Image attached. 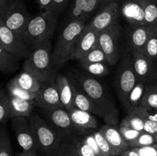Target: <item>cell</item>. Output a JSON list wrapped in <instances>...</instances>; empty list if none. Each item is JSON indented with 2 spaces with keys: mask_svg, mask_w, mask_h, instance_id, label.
I'll use <instances>...</instances> for the list:
<instances>
[{
  "mask_svg": "<svg viewBox=\"0 0 157 156\" xmlns=\"http://www.w3.org/2000/svg\"><path fill=\"white\" fill-rule=\"evenodd\" d=\"M13 80L21 88L33 93H38L45 84L24 70H21L17 76H15Z\"/></svg>",
  "mask_w": 157,
  "mask_h": 156,
  "instance_id": "cb8c5ba5",
  "label": "cell"
},
{
  "mask_svg": "<svg viewBox=\"0 0 157 156\" xmlns=\"http://www.w3.org/2000/svg\"><path fill=\"white\" fill-rule=\"evenodd\" d=\"M20 58L18 55L8 51L0 44V71L12 73L16 71L20 66Z\"/></svg>",
  "mask_w": 157,
  "mask_h": 156,
  "instance_id": "d4e9b609",
  "label": "cell"
},
{
  "mask_svg": "<svg viewBox=\"0 0 157 156\" xmlns=\"http://www.w3.org/2000/svg\"><path fill=\"white\" fill-rule=\"evenodd\" d=\"M153 25H141L137 27H131L129 34L127 47L130 51H135L144 54V50L150 35Z\"/></svg>",
  "mask_w": 157,
  "mask_h": 156,
  "instance_id": "44dd1931",
  "label": "cell"
},
{
  "mask_svg": "<svg viewBox=\"0 0 157 156\" xmlns=\"http://www.w3.org/2000/svg\"><path fill=\"white\" fill-rule=\"evenodd\" d=\"M40 110L42 117L58 133L63 141L77 135H83V133L74 125L68 112L64 107L52 110L40 109Z\"/></svg>",
  "mask_w": 157,
  "mask_h": 156,
  "instance_id": "9c48e42d",
  "label": "cell"
},
{
  "mask_svg": "<svg viewBox=\"0 0 157 156\" xmlns=\"http://www.w3.org/2000/svg\"><path fill=\"white\" fill-rule=\"evenodd\" d=\"M132 64L138 81L145 84L157 80V63L144 54L130 51Z\"/></svg>",
  "mask_w": 157,
  "mask_h": 156,
  "instance_id": "4fadbf2b",
  "label": "cell"
},
{
  "mask_svg": "<svg viewBox=\"0 0 157 156\" xmlns=\"http://www.w3.org/2000/svg\"><path fill=\"white\" fill-rule=\"evenodd\" d=\"M40 9L42 11H49L52 6V0H37Z\"/></svg>",
  "mask_w": 157,
  "mask_h": 156,
  "instance_id": "bcb514c9",
  "label": "cell"
},
{
  "mask_svg": "<svg viewBox=\"0 0 157 156\" xmlns=\"http://www.w3.org/2000/svg\"><path fill=\"white\" fill-rule=\"evenodd\" d=\"M9 119V96L6 90L0 89V124Z\"/></svg>",
  "mask_w": 157,
  "mask_h": 156,
  "instance_id": "74e56055",
  "label": "cell"
},
{
  "mask_svg": "<svg viewBox=\"0 0 157 156\" xmlns=\"http://www.w3.org/2000/svg\"><path fill=\"white\" fill-rule=\"evenodd\" d=\"M73 75L87 96L98 109L100 117L105 124L117 125L119 122V110L111 93L105 85L98 79L85 71L74 70Z\"/></svg>",
  "mask_w": 157,
  "mask_h": 156,
  "instance_id": "6da1fadb",
  "label": "cell"
},
{
  "mask_svg": "<svg viewBox=\"0 0 157 156\" xmlns=\"http://www.w3.org/2000/svg\"><path fill=\"white\" fill-rule=\"evenodd\" d=\"M57 18L51 11H43L31 17L21 37L31 52L43 43L52 40L57 26Z\"/></svg>",
  "mask_w": 157,
  "mask_h": 156,
  "instance_id": "7a4b0ae2",
  "label": "cell"
},
{
  "mask_svg": "<svg viewBox=\"0 0 157 156\" xmlns=\"http://www.w3.org/2000/svg\"><path fill=\"white\" fill-rule=\"evenodd\" d=\"M120 12L130 27L145 25L144 10L141 0H122Z\"/></svg>",
  "mask_w": 157,
  "mask_h": 156,
  "instance_id": "9a60e30c",
  "label": "cell"
},
{
  "mask_svg": "<svg viewBox=\"0 0 157 156\" xmlns=\"http://www.w3.org/2000/svg\"><path fill=\"white\" fill-rule=\"evenodd\" d=\"M144 54L157 63V30L155 25H153V28L144 48Z\"/></svg>",
  "mask_w": 157,
  "mask_h": 156,
  "instance_id": "f546056e",
  "label": "cell"
},
{
  "mask_svg": "<svg viewBox=\"0 0 157 156\" xmlns=\"http://www.w3.org/2000/svg\"><path fill=\"white\" fill-rule=\"evenodd\" d=\"M67 112L73 124L83 135L98 128V121L95 115L91 113L83 111L77 108H72L67 110Z\"/></svg>",
  "mask_w": 157,
  "mask_h": 156,
  "instance_id": "d6986e66",
  "label": "cell"
},
{
  "mask_svg": "<svg viewBox=\"0 0 157 156\" xmlns=\"http://www.w3.org/2000/svg\"><path fill=\"white\" fill-rule=\"evenodd\" d=\"M55 156H79V154L71 139L68 138L63 141Z\"/></svg>",
  "mask_w": 157,
  "mask_h": 156,
  "instance_id": "f35d334b",
  "label": "cell"
},
{
  "mask_svg": "<svg viewBox=\"0 0 157 156\" xmlns=\"http://www.w3.org/2000/svg\"><path fill=\"white\" fill-rule=\"evenodd\" d=\"M144 132L151 134L157 139V122L144 119Z\"/></svg>",
  "mask_w": 157,
  "mask_h": 156,
  "instance_id": "f6af8a7d",
  "label": "cell"
},
{
  "mask_svg": "<svg viewBox=\"0 0 157 156\" xmlns=\"http://www.w3.org/2000/svg\"><path fill=\"white\" fill-rule=\"evenodd\" d=\"M81 67L89 75L94 77H103L109 73V65L105 62L79 63Z\"/></svg>",
  "mask_w": 157,
  "mask_h": 156,
  "instance_id": "4316f807",
  "label": "cell"
},
{
  "mask_svg": "<svg viewBox=\"0 0 157 156\" xmlns=\"http://www.w3.org/2000/svg\"><path fill=\"white\" fill-rule=\"evenodd\" d=\"M0 44L8 51L18 55L20 58H28L31 50L22 38L5 24L0 18Z\"/></svg>",
  "mask_w": 157,
  "mask_h": 156,
  "instance_id": "7c38bea8",
  "label": "cell"
},
{
  "mask_svg": "<svg viewBox=\"0 0 157 156\" xmlns=\"http://www.w3.org/2000/svg\"><path fill=\"white\" fill-rule=\"evenodd\" d=\"M113 150L115 156H120L124 151L129 149V144L126 142L119 130V125L104 124L99 128Z\"/></svg>",
  "mask_w": 157,
  "mask_h": 156,
  "instance_id": "ac0fdd59",
  "label": "cell"
},
{
  "mask_svg": "<svg viewBox=\"0 0 157 156\" xmlns=\"http://www.w3.org/2000/svg\"><path fill=\"white\" fill-rule=\"evenodd\" d=\"M138 82L131 61V55L126 49L120 60L114 77V86L118 99L124 110H129L128 96L132 89Z\"/></svg>",
  "mask_w": 157,
  "mask_h": 156,
  "instance_id": "8992f818",
  "label": "cell"
},
{
  "mask_svg": "<svg viewBox=\"0 0 157 156\" xmlns=\"http://www.w3.org/2000/svg\"><path fill=\"white\" fill-rule=\"evenodd\" d=\"M146 84L141 81H138L130 91L128 96V106L129 109L130 107L140 106L141 100L144 96V90H145Z\"/></svg>",
  "mask_w": 157,
  "mask_h": 156,
  "instance_id": "4dcf8cb0",
  "label": "cell"
},
{
  "mask_svg": "<svg viewBox=\"0 0 157 156\" xmlns=\"http://www.w3.org/2000/svg\"><path fill=\"white\" fill-rule=\"evenodd\" d=\"M67 73L70 76L72 86H73L74 107L78 109V110H83V111L91 113L92 114L100 117V113L98 112V109L95 106L94 102H92L91 99L87 96V93L84 92L82 87H81L79 83L75 79L73 73L69 71Z\"/></svg>",
  "mask_w": 157,
  "mask_h": 156,
  "instance_id": "e0dca14e",
  "label": "cell"
},
{
  "mask_svg": "<svg viewBox=\"0 0 157 156\" xmlns=\"http://www.w3.org/2000/svg\"><path fill=\"white\" fill-rule=\"evenodd\" d=\"M15 156H40L38 154V151H23L21 153H18Z\"/></svg>",
  "mask_w": 157,
  "mask_h": 156,
  "instance_id": "c3c4849f",
  "label": "cell"
},
{
  "mask_svg": "<svg viewBox=\"0 0 157 156\" xmlns=\"http://www.w3.org/2000/svg\"><path fill=\"white\" fill-rule=\"evenodd\" d=\"M11 1H12V0H0V7L5 6V5H6L7 3L10 2Z\"/></svg>",
  "mask_w": 157,
  "mask_h": 156,
  "instance_id": "f907efd6",
  "label": "cell"
},
{
  "mask_svg": "<svg viewBox=\"0 0 157 156\" xmlns=\"http://www.w3.org/2000/svg\"><path fill=\"white\" fill-rule=\"evenodd\" d=\"M123 29L120 24L112 26L99 32L98 44L105 54L110 66H115L121 60L123 53L121 39Z\"/></svg>",
  "mask_w": 157,
  "mask_h": 156,
  "instance_id": "ba28073f",
  "label": "cell"
},
{
  "mask_svg": "<svg viewBox=\"0 0 157 156\" xmlns=\"http://www.w3.org/2000/svg\"><path fill=\"white\" fill-rule=\"evenodd\" d=\"M140 106L152 110H157V80L146 84Z\"/></svg>",
  "mask_w": 157,
  "mask_h": 156,
  "instance_id": "484cf974",
  "label": "cell"
},
{
  "mask_svg": "<svg viewBox=\"0 0 157 156\" xmlns=\"http://www.w3.org/2000/svg\"><path fill=\"white\" fill-rule=\"evenodd\" d=\"M119 130L124 139L128 144H130L133 141L136 140L141 133V132H138L133 128H130V127L121 125V124L119 125Z\"/></svg>",
  "mask_w": 157,
  "mask_h": 156,
  "instance_id": "ab89813d",
  "label": "cell"
},
{
  "mask_svg": "<svg viewBox=\"0 0 157 156\" xmlns=\"http://www.w3.org/2000/svg\"><path fill=\"white\" fill-rule=\"evenodd\" d=\"M93 135L103 156H115L110 145L99 130H94Z\"/></svg>",
  "mask_w": 157,
  "mask_h": 156,
  "instance_id": "836d02e7",
  "label": "cell"
},
{
  "mask_svg": "<svg viewBox=\"0 0 157 156\" xmlns=\"http://www.w3.org/2000/svg\"><path fill=\"white\" fill-rule=\"evenodd\" d=\"M145 25H155L157 21V0H141Z\"/></svg>",
  "mask_w": 157,
  "mask_h": 156,
  "instance_id": "f1b7e54d",
  "label": "cell"
},
{
  "mask_svg": "<svg viewBox=\"0 0 157 156\" xmlns=\"http://www.w3.org/2000/svg\"><path fill=\"white\" fill-rule=\"evenodd\" d=\"M127 112V113L138 115L143 119H147L157 122V110H152L141 106H137L130 107Z\"/></svg>",
  "mask_w": 157,
  "mask_h": 156,
  "instance_id": "d590c367",
  "label": "cell"
},
{
  "mask_svg": "<svg viewBox=\"0 0 157 156\" xmlns=\"http://www.w3.org/2000/svg\"><path fill=\"white\" fill-rule=\"evenodd\" d=\"M121 125H127L138 132H144V119L138 115L133 113H127V116L123 119L121 123Z\"/></svg>",
  "mask_w": 157,
  "mask_h": 156,
  "instance_id": "e575fe53",
  "label": "cell"
},
{
  "mask_svg": "<svg viewBox=\"0 0 157 156\" xmlns=\"http://www.w3.org/2000/svg\"><path fill=\"white\" fill-rule=\"evenodd\" d=\"M99 9V0H74L67 13V22L76 19H87Z\"/></svg>",
  "mask_w": 157,
  "mask_h": 156,
  "instance_id": "ffe728a7",
  "label": "cell"
},
{
  "mask_svg": "<svg viewBox=\"0 0 157 156\" xmlns=\"http://www.w3.org/2000/svg\"><path fill=\"white\" fill-rule=\"evenodd\" d=\"M6 92L9 96L30 101L35 100L37 95V93H31V92L21 88L15 82L13 79L11 80L6 86Z\"/></svg>",
  "mask_w": 157,
  "mask_h": 156,
  "instance_id": "83f0119b",
  "label": "cell"
},
{
  "mask_svg": "<svg viewBox=\"0 0 157 156\" xmlns=\"http://www.w3.org/2000/svg\"><path fill=\"white\" fill-rule=\"evenodd\" d=\"M93 131L85 133V134L82 135V136L83 137H84L85 142H87V143L88 144L89 146L92 148V150H93L94 152L95 153V154H96L97 156H103L101 151H100L98 143H97L96 140H95V138L93 135Z\"/></svg>",
  "mask_w": 157,
  "mask_h": 156,
  "instance_id": "b9f144b4",
  "label": "cell"
},
{
  "mask_svg": "<svg viewBox=\"0 0 157 156\" xmlns=\"http://www.w3.org/2000/svg\"><path fill=\"white\" fill-rule=\"evenodd\" d=\"M31 17L21 0H12L0 7V18L3 22L21 38Z\"/></svg>",
  "mask_w": 157,
  "mask_h": 156,
  "instance_id": "52a82bcc",
  "label": "cell"
},
{
  "mask_svg": "<svg viewBox=\"0 0 157 156\" xmlns=\"http://www.w3.org/2000/svg\"><path fill=\"white\" fill-rule=\"evenodd\" d=\"M86 21L82 18L68 21L58 35L52 50V61L57 70L64 67L70 60L77 41L85 27Z\"/></svg>",
  "mask_w": 157,
  "mask_h": 156,
  "instance_id": "277c9868",
  "label": "cell"
},
{
  "mask_svg": "<svg viewBox=\"0 0 157 156\" xmlns=\"http://www.w3.org/2000/svg\"><path fill=\"white\" fill-rule=\"evenodd\" d=\"M12 128L17 142L23 151H39L38 142L29 125V118H13L12 119Z\"/></svg>",
  "mask_w": 157,
  "mask_h": 156,
  "instance_id": "30bf717a",
  "label": "cell"
},
{
  "mask_svg": "<svg viewBox=\"0 0 157 156\" xmlns=\"http://www.w3.org/2000/svg\"><path fill=\"white\" fill-rule=\"evenodd\" d=\"M156 143H157V139L154 136L146 132H141L137 139L130 144H129V146H130V148H140V147L154 145Z\"/></svg>",
  "mask_w": 157,
  "mask_h": 156,
  "instance_id": "8d00e7d4",
  "label": "cell"
},
{
  "mask_svg": "<svg viewBox=\"0 0 157 156\" xmlns=\"http://www.w3.org/2000/svg\"><path fill=\"white\" fill-rule=\"evenodd\" d=\"M141 156H157V143L149 146L133 148Z\"/></svg>",
  "mask_w": 157,
  "mask_h": 156,
  "instance_id": "ee69618b",
  "label": "cell"
},
{
  "mask_svg": "<svg viewBox=\"0 0 157 156\" xmlns=\"http://www.w3.org/2000/svg\"><path fill=\"white\" fill-rule=\"evenodd\" d=\"M120 2H114L98 10L96 15L87 23L97 32H101L112 26L119 24Z\"/></svg>",
  "mask_w": 157,
  "mask_h": 156,
  "instance_id": "8fae6325",
  "label": "cell"
},
{
  "mask_svg": "<svg viewBox=\"0 0 157 156\" xmlns=\"http://www.w3.org/2000/svg\"><path fill=\"white\" fill-rule=\"evenodd\" d=\"M155 26H156V30H157V21H156V24H155Z\"/></svg>",
  "mask_w": 157,
  "mask_h": 156,
  "instance_id": "f5cc1de1",
  "label": "cell"
},
{
  "mask_svg": "<svg viewBox=\"0 0 157 156\" xmlns=\"http://www.w3.org/2000/svg\"><path fill=\"white\" fill-rule=\"evenodd\" d=\"M105 62L107 63L105 54L100 47L99 44L94 47L92 50L87 52L82 58L79 61V63H98ZM108 64V63H107Z\"/></svg>",
  "mask_w": 157,
  "mask_h": 156,
  "instance_id": "1f68e13d",
  "label": "cell"
},
{
  "mask_svg": "<svg viewBox=\"0 0 157 156\" xmlns=\"http://www.w3.org/2000/svg\"><path fill=\"white\" fill-rule=\"evenodd\" d=\"M35 101L37 106L43 110H52L63 107L55 82L44 84V87L37 93Z\"/></svg>",
  "mask_w": 157,
  "mask_h": 156,
  "instance_id": "2e32d148",
  "label": "cell"
},
{
  "mask_svg": "<svg viewBox=\"0 0 157 156\" xmlns=\"http://www.w3.org/2000/svg\"><path fill=\"white\" fill-rule=\"evenodd\" d=\"M0 156H13L12 144L6 130L3 132L0 144Z\"/></svg>",
  "mask_w": 157,
  "mask_h": 156,
  "instance_id": "60d3db41",
  "label": "cell"
},
{
  "mask_svg": "<svg viewBox=\"0 0 157 156\" xmlns=\"http://www.w3.org/2000/svg\"><path fill=\"white\" fill-rule=\"evenodd\" d=\"M70 0H52V6H51L49 11L53 12L58 18L61 12L64 10L67 4Z\"/></svg>",
  "mask_w": 157,
  "mask_h": 156,
  "instance_id": "7bdbcfd3",
  "label": "cell"
},
{
  "mask_svg": "<svg viewBox=\"0 0 157 156\" xmlns=\"http://www.w3.org/2000/svg\"><path fill=\"white\" fill-rule=\"evenodd\" d=\"M4 131H5V128H3V127L1 125V124H0V144H1V140H2V135H3V132H4Z\"/></svg>",
  "mask_w": 157,
  "mask_h": 156,
  "instance_id": "816d5d0a",
  "label": "cell"
},
{
  "mask_svg": "<svg viewBox=\"0 0 157 156\" xmlns=\"http://www.w3.org/2000/svg\"><path fill=\"white\" fill-rule=\"evenodd\" d=\"M9 96V119L15 117L29 118L32 114L34 108L36 105L35 100H25Z\"/></svg>",
  "mask_w": 157,
  "mask_h": 156,
  "instance_id": "603a6c76",
  "label": "cell"
},
{
  "mask_svg": "<svg viewBox=\"0 0 157 156\" xmlns=\"http://www.w3.org/2000/svg\"><path fill=\"white\" fill-rule=\"evenodd\" d=\"M120 156H141L134 148H130L129 149L126 150Z\"/></svg>",
  "mask_w": 157,
  "mask_h": 156,
  "instance_id": "7dc6e473",
  "label": "cell"
},
{
  "mask_svg": "<svg viewBox=\"0 0 157 156\" xmlns=\"http://www.w3.org/2000/svg\"><path fill=\"white\" fill-rule=\"evenodd\" d=\"M71 139L76 147L79 156H97L92 148L85 142L82 135H77Z\"/></svg>",
  "mask_w": 157,
  "mask_h": 156,
  "instance_id": "d6a6232c",
  "label": "cell"
},
{
  "mask_svg": "<svg viewBox=\"0 0 157 156\" xmlns=\"http://www.w3.org/2000/svg\"><path fill=\"white\" fill-rule=\"evenodd\" d=\"M98 37L99 32L86 24L84 30L77 41L70 60L79 61L87 52L98 45Z\"/></svg>",
  "mask_w": 157,
  "mask_h": 156,
  "instance_id": "5bb4252c",
  "label": "cell"
},
{
  "mask_svg": "<svg viewBox=\"0 0 157 156\" xmlns=\"http://www.w3.org/2000/svg\"><path fill=\"white\" fill-rule=\"evenodd\" d=\"M55 84L58 88L63 107L67 110L75 108L73 103V86L68 73L57 74Z\"/></svg>",
  "mask_w": 157,
  "mask_h": 156,
  "instance_id": "7402d4cb",
  "label": "cell"
},
{
  "mask_svg": "<svg viewBox=\"0 0 157 156\" xmlns=\"http://www.w3.org/2000/svg\"><path fill=\"white\" fill-rule=\"evenodd\" d=\"M29 122L39 147L38 151L44 156L56 155L62 139L40 115L32 114Z\"/></svg>",
  "mask_w": 157,
  "mask_h": 156,
  "instance_id": "5b68a950",
  "label": "cell"
},
{
  "mask_svg": "<svg viewBox=\"0 0 157 156\" xmlns=\"http://www.w3.org/2000/svg\"><path fill=\"white\" fill-rule=\"evenodd\" d=\"M120 2V0H99V9H98V10L104 7V6H107V5L110 4L111 2Z\"/></svg>",
  "mask_w": 157,
  "mask_h": 156,
  "instance_id": "681fc988",
  "label": "cell"
},
{
  "mask_svg": "<svg viewBox=\"0 0 157 156\" xmlns=\"http://www.w3.org/2000/svg\"><path fill=\"white\" fill-rule=\"evenodd\" d=\"M22 68L43 84L55 82L57 70L52 61V40L43 43L32 50L23 64Z\"/></svg>",
  "mask_w": 157,
  "mask_h": 156,
  "instance_id": "3957f363",
  "label": "cell"
}]
</instances>
